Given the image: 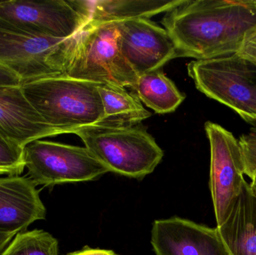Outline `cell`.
<instances>
[{
  "label": "cell",
  "mask_w": 256,
  "mask_h": 255,
  "mask_svg": "<svg viewBox=\"0 0 256 255\" xmlns=\"http://www.w3.org/2000/svg\"><path fill=\"white\" fill-rule=\"evenodd\" d=\"M80 32L56 38L28 32L0 19V64L19 76L22 84L66 76Z\"/></svg>",
  "instance_id": "obj_4"
},
{
  "label": "cell",
  "mask_w": 256,
  "mask_h": 255,
  "mask_svg": "<svg viewBox=\"0 0 256 255\" xmlns=\"http://www.w3.org/2000/svg\"><path fill=\"white\" fill-rule=\"evenodd\" d=\"M0 134L24 148L33 141L62 133L38 113L21 86H0Z\"/></svg>",
  "instance_id": "obj_13"
},
{
  "label": "cell",
  "mask_w": 256,
  "mask_h": 255,
  "mask_svg": "<svg viewBox=\"0 0 256 255\" xmlns=\"http://www.w3.org/2000/svg\"><path fill=\"white\" fill-rule=\"evenodd\" d=\"M188 75L198 91L256 123V67L237 54L194 60Z\"/></svg>",
  "instance_id": "obj_6"
},
{
  "label": "cell",
  "mask_w": 256,
  "mask_h": 255,
  "mask_svg": "<svg viewBox=\"0 0 256 255\" xmlns=\"http://www.w3.org/2000/svg\"><path fill=\"white\" fill-rule=\"evenodd\" d=\"M109 172L142 179L152 173L164 151L143 127L97 124L72 132Z\"/></svg>",
  "instance_id": "obj_3"
},
{
  "label": "cell",
  "mask_w": 256,
  "mask_h": 255,
  "mask_svg": "<svg viewBox=\"0 0 256 255\" xmlns=\"http://www.w3.org/2000/svg\"><path fill=\"white\" fill-rule=\"evenodd\" d=\"M243 155L244 175L251 180L256 176V127L239 139Z\"/></svg>",
  "instance_id": "obj_20"
},
{
  "label": "cell",
  "mask_w": 256,
  "mask_h": 255,
  "mask_svg": "<svg viewBox=\"0 0 256 255\" xmlns=\"http://www.w3.org/2000/svg\"><path fill=\"white\" fill-rule=\"evenodd\" d=\"M150 243L156 255H232L218 228L179 217L154 222Z\"/></svg>",
  "instance_id": "obj_11"
},
{
  "label": "cell",
  "mask_w": 256,
  "mask_h": 255,
  "mask_svg": "<svg viewBox=\"0 0 256 255\" xmlns=\"http://www.w3.org/2000/svg\"><path fill=\"white\" fill-rule=\"evenodd\" d=\"M251 181H252V182H251V184H250L251 191H252V194L256 198V176L254 177Z\"/></svg>",
  "instance_id": "obj_25"
},
{
  "label": "cell",
  "mask_w": 256,
  "mask_h": 255,
  "mask_svg": "<svg viewBox=\"0 0 256 255\" xmlns=\"http://www.w3.org/2000/svg\"><path fill=\"white\" fill-rule=\"evenodd\" d=\"M232 255H256V198L246 181L226 221L216 227Z\"/></svg>",
  "instance_id": "obj_14"
},
{
  "label": "cell",
  "mask_w": 256,
  "mask_h": 255,
  "mask_svg": "<svg viewBox=\"0 0 256 255\" xmlns=\"http://www.w3.org/2000/svg\"><path fill=\"white\" fill-rule=\"evenodd\" d=\"M99 84L66 76L25 82L22 92L38 113L62 134L103 121Z\"/></svg>",
  "instance_id": "obj_2"
},
{
  "label": "cell",
  "mask_w": 256,
  "mask_h": 255,
  "mask_svg": "<svg viewBox=\"0 0 256 255\" xmlns=\"http://www.w3.org/2000/svg\"><path fill=\"white\" fill-rule=\"evenodd\" d=\"M24 152L27 175L37 186L94 181L110 172L86 147L37 139Z\"/></svg>",
  "instance_id": "obj_7"
},
{
  "label": "cell",
  "mask_w": 256,
  "mask_h": 255,
  "mask_svg": "<svg viewBox=\"0 0 256 255\" xmlns=\"http://www.w3.org/2000/svg\"><path fill=\"white\" fill-rule=\"evenodd\" d=\"M25 168L24 148L0 134V175H20Z\"/></svg>",
  "instance_id": "obj_19"
},
{
  "label": "cell",
  "mask_w": 256,
  "mask_h": 255,
  "mask_svg": "<svg viewBox=\"0 0 256 255\" xmlns=\"http://www.w3.org/2000/svg\"><path fill=\"white\" fill-rule=\"evenodd\" d=\"M178 57L210 59L236 54L256 28V0H184L161 20Z\"/></svg>",
  "instance_id": "obj_1"
},
{
  "label": "cell",
  "mask_w": 256,
  "mask_h": 255,
  "mask_svg": "<svg viewBox=\"0 0 256 255\" xmlns=\"http://www.w3.org/2000/svg\"><path fill=\"white\" fill-rule=\"evenodd\" d=\"M19 76L7 67L0 64V86H21Z\"/></svg>",
  "instance_id": "obj_22"
},
{
  "label": "cell",
  "mask_w": 256,
  "mask_h": 255,
  "mask_svg": "<svg viewBox=\"0 0 256 255\" xmlns=\"http://www.w3.org/2000/svg\"><path fill=\"white\" fill-rule=\"evenodd\" d=\"M90 1L9 0L0 1V19L28 32L69 38L90 22Z\"/></svg>",
  "instance_id": "obj_8"
},
{
  "label": "cell",
  "mask_w": 256,
  "mask_h": 255,
  "mask_svg": "<svg viewBox=\"0 0 256 255\" xmlns=\"http://www.w3.org/2000/svg\"><path fill=\"white\" fill-rule=\"evenodd\" d=\"M37 184L19 175L0 178V233L16 235L46 218V211Z\"/></svg>",
  "instance_id": "obj_12"
},
{
  "label": "cell",
  "mask_w": 256,
  "mask_h": 255,
  "mask_svg": "<svg viewBox=\"0 0 256 255\" xmlns=\"http://www.w3.org/2000/svg\"><path fill=\"white\" fill-rule=\"evenodd\" d=\"M118 28L120 50L137 76L160 70L178 57L166 30L149 19L120 21Z\"/></svg>",
  "instance_id": "obj_10"
},
{
  "label": "cell",
  "mask_w": 256,
  "mask_h": 255,
  "mask_svg": "<svg viewBox=\"0 0 256 255\" xmlns=\"http://www.w3.org/2000/svg\"><path fill=\"white\" fill-rule=\"evenodd\" d=\"M0 255H58V243L43 230L18 234Z\"/></svg>",
  "instance_id": "obj_18"
},
{
  "label": "cell",
  "mask_w": 256,
  "mask_h": 255,
  "mask_svg": "<svg viewBox=\"0 0 256 255\" xmlns=\"http://www.w3.org/2000/svg\"><path fill=\"white\" fill-rule=\"evenodd\" d=\"M132 89L142 103L158 114L174 112L185 99L174 82L160 70L138 75Z\"/></svg>",
  "instance_id": "obj_17"
},
{
  "label": "cell",
  "mask_w": 256,
  "mask_h": 255,
  "mask_svg": "<svg viewBox=\"0 0 256 255\" xmlns=\"http://www.w3.org/2000/svg\"><path fill=\"white\" fill-rule=\"evenodd\" d=\"M98 91L103 103L104 117L99 124L111 126L136 125L152 116L136 94L124 87L100 84Z\"/></svg>",
  "instance_id": "obj_16"
},
{
  "label": "cell",
  "mask_w": 256,
  "mask_h": 255,
  "mask_svg": "<svg viewBox=\"0 0 256 255\" xmlns=\"http://www.w3.org/2000/svg\"><path fill=\"white\" fill-rule=\"evenodd\" d=\"M210 143V188L216 227L222 226L231 214L240 195L244 178L243 155L239 140L216 123L204 124Z\"/></svg>",
  "instance_id": "obj_9"
},
{
  "label": "cell",
  "mask_w": 256,
  "mask_h": 255,
  "mask_svg": "<svg viewBox=\"0 0 256 255\" xmlns=\"http://www.w3.org/2000/svg\"><path fill=\"white\" fill-rule=\"evenodd\" d=\"M15 236L16 235L14 234L0 233V254L4 251Z\"/></svg>",
  "instance_id": "obj_24"
},
{
  "label": "cell",
  "mask_w": 256,
  "mask_h": 255,
  "mask_svg": "<svg viewBox=\"0 0 256 255\" xmlns=\"http://www.w3.org/2000/svg\"><path fill=\"white\" fill-rule=\"evenodd\" d=\"M184 0H92L90 1V22H120L148 19L167 12Z\"/></svg>",
  "instance_id": "obj_15"
},
{
  "label": "cell",
  "mask_w": 256,
  "mask_h": 255,
  "mask_svg": "<svg viewBox=\"0 0 256 255\" xmlns=\"http://www.w3.org/2000/svg\"><path fill=\"white\" fill-rule=\"evenodd\" d=\"M236 54L256 67V28L245 34Z\"/></svg>",
  "instance_id": "obj_21"
},
{
  "label": "cell",
  "mask_w": 256,
  "mask_h": 255,
  "mask_svg": "<svg viewBox=\"0 0 256 255\" xmlns=\"http://www.w3.org/2000/svg\"><path fill=\"white\" fill-rule=\"evenodd\" d=\"M118 36V22H88L80 34L66 76L134 88L138 76L122 54Z\"/></svg>",
  "instance_id": "obj_5"
},
{
  "label": "cell",
  "mask_w": 256,
  "mask_h": 255,
  "mask_svg": "<svg viewBox=\"0 0 256 255\" xmlns=\"http://www.w3.org/2000/svg\"><path fill=\"white\" fill-rule=\"evenodd\" d=\"M68 255H118L111 250H100V249H92L85 247L80 251L70 253Z\"/></svg>",
  "instance_id": "obj_23"
}]
</instances>
